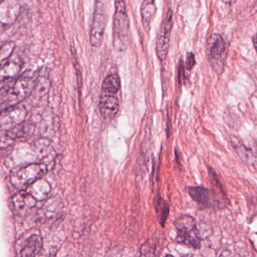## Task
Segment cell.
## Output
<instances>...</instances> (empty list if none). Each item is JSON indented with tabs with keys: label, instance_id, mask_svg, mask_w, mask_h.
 Returning <instances> with one entry per match:
<instances>
[{
	"label": "cell",
	"instance_id": "obj_1",
	"mask_svg": "<svg viewBox=\"0 0 257 257\" xmlns=\"http://www.w3.org/2000/svg\"><path fill=\"white\" fill-rule=\"evenodd\" d=\"M39 76L37 72L29 70L18 76L10 85L0 90V104L25 100L35 89Z\"/></svg>",
	"mask_w": 257,
	"mask_h": 257
},
{
	"label": "cell",
	"instance_id": "obj_2",
	"mask_svg": "<svg viewBox=\"0 0 257 257\" xmlns=\"http://www.w3.org/2000/svg\"><path fill=\"white\" fill-rule=\"evenodd\" d=\"M130 20L124 0H115L113 19V46L118 52H124L129 43Z\"/></svg>",
	"mask_w": 257,
	"mask_h": 257
},
{
	"label": "cell",
	"instance_id": "obj_3",
	"mask_svg": "<svg viewBox=\"0 0 257 257\" xmlns=\"http://www.w3.org/2000/svg\"><path fill=\"white\" fill-rule=\"evenodd\" d=\"M207 49L210 66L217 74H222L227 58L226 43L221 35L213 34L208 39Z\"/></svg>",
	"mask_w": 257,
	"mask_h": 257
},
{
	"label": "cell",
	"instance_id": "obj_4",
	"mask_svg": "<svg viewBox=\"0 0 257 257\" xmlns=\"http://www.w3.org/2000/svg\"><path fill=\"white\" fill-rule=\"evenodd\" d=\"M186 191L191 198L203 210L215 207H225L229 203L227 202L229 201L228 199L218 196L215 190H210L204 186H189L186 188Z\"/></svg>",
	"mask_w": 257,
	"mask_h": 257
},
{
	"label": "cell",
	"instance_id": "obj_5",
	"mask_svg": "<svg viewBox=\"0 0 257 257\" xmlns=\"http://www.w3.org/2000/svg\"><path fill=\"white\" fill-rule=\"evenodd\" d=\"M106 25V12L102 0H96L90 33L91 46L98 48L103 43Z\"/></svg>",
	"mask_w": 257,
	"mask_h": 257
},
{
	"label": "cell",
	"instance_id": "obj_6",
	"mask_svg": "<svg viewBox=\"0 0 257 257\" xmlns=\"http://www.w3.org/2000/svg\"><path fill=\"white\" fill-rule=\"evenodd\" d=\"M46 170L44 165L37 164L21 168L12 174V183L15 187L22 190L37 181L45 174Z\"/></svg>",
	"mask_w": 257,
	"mask_h": 257
},
{
	"label": "cell",
	"instance_id": "obj_7",
	"mask_svg": "<svg viewBox=\"0 0 257 257\" xmlns=\"http://www.w3.org/2000/svg\"><path fill=\"white\" fill-rule=\"evenodd\" d=\"M173 27V12L170 9L161 25L156 41V54L161 61H164L168 56L170 37Z\"/></svg>",
	"mask_w": 257,
	"mask_h": 257
},
{
	"label": "cell",
	"instance_id": "obj_8",
	"mask_svg": "<svg viewBox=\"0 0 257 257\" xmlns=\"http://www.w3.org/2000/svg\"><path fill=\"white\" fill-rule=\"evenodd\" d=\"M20 13V4L16 0H4L0 3V34L16 23Z\"/></svg>",
	"mask_w": 257,
	"mask_h": 257
},
{
	"label": "cell",
	"instance_id": "obj_9",
	"mask_svg": "<svg viewBox=\"0 0 257 257\" xmlns=\"http://www.w3.org/2000/svg\"><path fill=\"white\" fill-rule=\"evenodd\" d=\"M116 94L104 91L100 93V111L105 119H112L118 112L119 100Z\"/></svg>",
	"mask_w": 257,
	"mask_h": 257
},
{
	"label": "cell",
	"instance_id": "obj_10",
	"mask_svg": "<svg viewBox=\"0 0 257 257\" xmlns=\"http://www.w3.org/2000/svg\"><path fill=\"white\" fill-rule=\"evenodd\" d=\"M22 69V61L10 57L0 64V82L18 77Z\"/></svg>",
	"mask_w": 257,
	"mask_h": 257
},
{
	"label": "cell",
	"instance_id": "obj_11",
	"mask_svg": "<svg viewBox=\"0 0 257 257\" xmlns=\"http://www.w3.org/2000/svg\"><path fill=\"white\" fill-rule=\"evenodd\" d=\"M177 234L176 241L193 231H196L197 222L193 216L190 215H182L174 222Z\"/></svg>",
	"mask_w": 257,
	"mask_h": 257
},
{
	"label": "cell",
	"instance_id": "obj_12",
	"mask_svg": "<svg viewBox=\"0 0 257 257\" xmlns=\"http://www.w3.org/2000/svg\"><path fill=\"white\" fill-rule=\"evenodd\" d=\"M156 6L155 0H144L141 6V18L146 32L149 33L151 28V24L156 13Z\"/></svg>",
	"mask_w": 257,
	"mask_h": 257
},
{
	"label": "cell",
	"instance_id": "obj_13",
	"mask_svg": "<svg viewBox=\"0 0 257 257\" xmlns=\"http://www.w3.org/2000/svg\"><path fill=\"white\" fill-rule=\"evenodd\" d=\"M43 238L40 235L34 234L25 242V246L21 251L22 256H35L38 255L43 248Z\"/></svg>",
	"mask_w": 257,
	"mask_h": 257
},
{
	"label": "cell",
	"instance_id": "obj_14",
	"mask_svg": "<svg viewBox=\"0 0 257 257\" xmlns=\"http://www.w3.org/2000/svg\"><path fill=\"white\" fill-rule=\"evenodd\" d=\"M154 207L156 209V215H157V219L159 220V224L162 227H165L167 219L169 216V204L160 195H159L155 198Z\"/></svg>",
	"mask_w": 257,
	"mask_h": 257
},
{
	"label": "cell",
	"instance_id": "obj_15",
	"mask_svg": "<svg viewBox=\"0 0 257 257\" xmlns=\"http://www.w3.org/2000/svg\"><path fill=\"white\" fill-rule=\"evenodd\" d=\"M121 88V81L117 74L106 76L102 84L101 91L117 94Z\"/></svg>",
	"mask_w": 257,
	"mask_h": 257
},
{
	"label": "cell",
	"instance_id": "obj_16",
	"mask_svg": "<svg viewBox=\"0 0 257 257\" xmlns=\"http://www.w3.org/2000/svg\"><path fill=\"white\" fill-rule=\"evenodd\" d=\"M15 43L13 42L0 45V64L11 57L15 49Z\"/></svg>",
	"mask_w": 257,
	"mask_h": 257
},
{
	"label": "cell",
	"instance_id": "obj_17",
	"mask_svg": "<svg viewBox=\"0 0 257 257\" xmlns=\"http://www.w3.org/2000/svg\"><path fill=\"white\" fill-rule=\"evenodd\" d=\"M155 243H152L150 240H147L145 243L141 246L140 252L141 255H154L156 254V246H154Z\"/></svg>",
	"mask_w": 257,
	"mask_h": 257
},
{
	"label": "cell",
	"instance_id": "obj_18",
	"mask_svg": "<svg viewBox=\"0 0 257 257\" xmlns=\"http://www.w3.org/2000/svg\"><path fill=\"white\" fill-rule=\"evenodd\" d=\"M195 64H196V62H195V55H194V54L192 53V52H189V53L187 54V56H186V69H187L188 70H192L194 66L195 65Z\"/></svg>",
	"mask_w": 257,
	"mask_h": 257
},
{
	"label": "cell",
	"instance_id": "obj_19",
	"mask_svg": "<svg viewBox=\"0 0 257 257\" xmlns=\"http://www.w3.org/2000/svg\"><path fill=\"white\" fill-rule=\"evenodd\" d=\"M222 1L226 5H233V4H235L237 0H222Z\"/></svg>",
	"mask_w": 257,
	"mask_h": 257
},
{
	"label": "cell",
	"instance_id": "obj_20",
	"mask_svg": "<svg viewBox=\"0 0 257 257\" xmlns=\"http://www.w3.org/2000/svg\"><path fill=\"white\" fill-rule=\"evenodd\" d=\"M255 40H256V37H255V36H254V37H252V40H253L254 47H255V44H256V41H255Z\"/></svg>",
	"mask_w": 257,
	"mask_h": 257
},
{
	"label": "cell",
	"instance_id": "obj_21",
	"mask_svg": "<svg viewBox=\"0 0 257 257\" xmlns=\"http://www.w3.org/2000/svg\"><path fill=\"white\" fill-rule=\"evenodd\" d=\"M2 1H4V0H0V3L2 2Z\"/></svg>",
	"mask_w": 257,
	"mask_h": 257
}]
</instances>
